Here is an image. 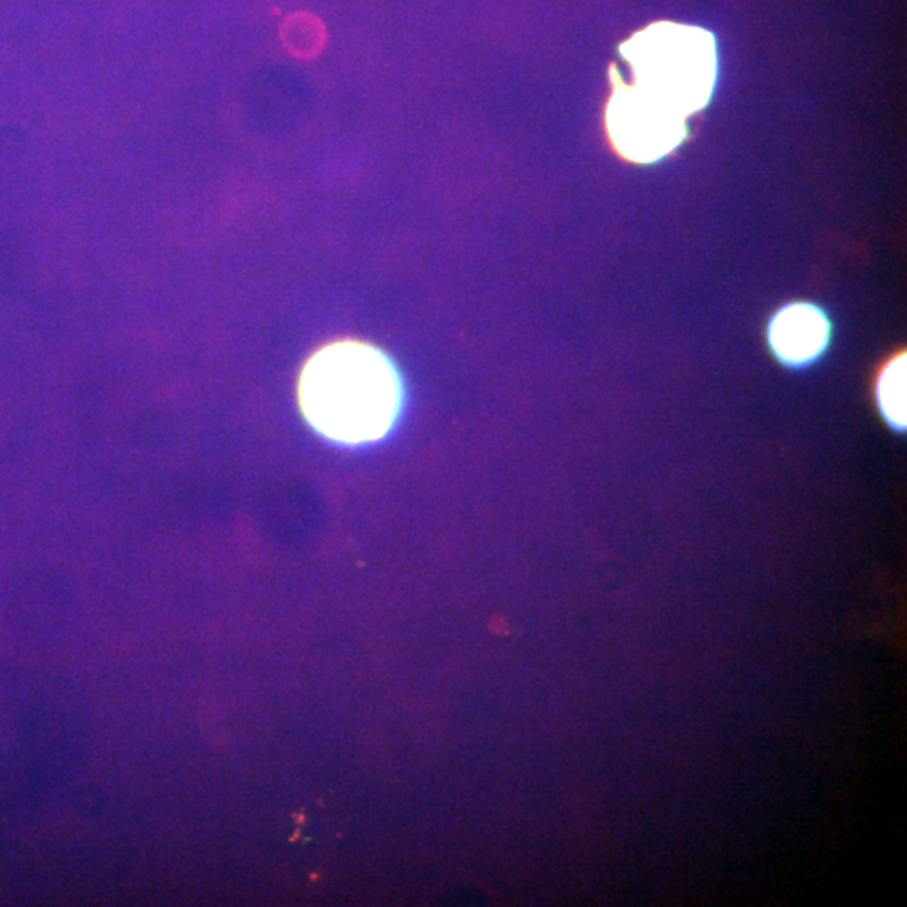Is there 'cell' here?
Wrapping results in <instances>:
<instances>
[{
	"mask_svg": "<svg viewBox=\"0 0 907 907\" xmlns=\"http://www.w3.org/2000/svg\"><path fill=\"white\" fill-rule=\"evenodd\" d=\"M306 420L335 442H374L399 417L402 388L387 357L367 344L338 342L316 351L299 378Z\"/></svg>",
	"mask_w": 907,
	"mask_h": 907,
	"instance_id": "obj_1",
	"label": "cell"
},
{
	"mask_svg": "<svg viewBox=\"0 0 907 907\" xmlns=\"http://www.w3.org/2000/svg\"><path fill=\"white\" fill-rule=\"evenodd\" d=\"M635 86L677 115L690 119L713 98L717 81L716 44L711 32L659 22L620 45Z\"/></svg>",
	"mask_w": 907,
	"mask_h": 907,
	"instance_id": "obj_2",
	"label": "cell"
},
{
	"mask_svg": "<svg viewBox=\"0 0 907 907\" xmlns=\"http://www.w3.org/2000/svg\"><path fill=\"white\" fill-rule=\"evenodd\" d=\"M612 96L605 110L610 142L620 156L654 163L674 152L687 136V119L658 103L610 68Z\"/></svg>",
	"mask_w": 907,
	"mask_h": 907,
	"instance_id": "obj_3",
	"label": "cell"
},
{
	"mask_svg": "<svg viewBox=\"0 0 907 907\" xmlns=\"http://www.w3.org/2000/svg\"><path fill=\"white\" fill-rule=\"evenodd\" d=\"M766 338L779 364L802 370L827 354L832 322L827 312L815 303H788L770 319Z\"/></svg>",
	"mask_w": 907,
	"mask_h": 907,
	"instance_id": "obj_4",
	"label": "cell"
},
{
	"mask_svg": "<svg viewBox=\"0 0 907 907\" xmlns=\"http://www.w3.org/2000/svg\"><path fill=\"white\" fill-rule=\"evenodd\" d=\"M906 354L890 358L876 380V404L887 426L906 429Z\"/></svg>",
	"mask_w": 907,
	"mask_h": 907,
	"instance_id": "obj_5",
	"label": "cell"
}]
</instances>
